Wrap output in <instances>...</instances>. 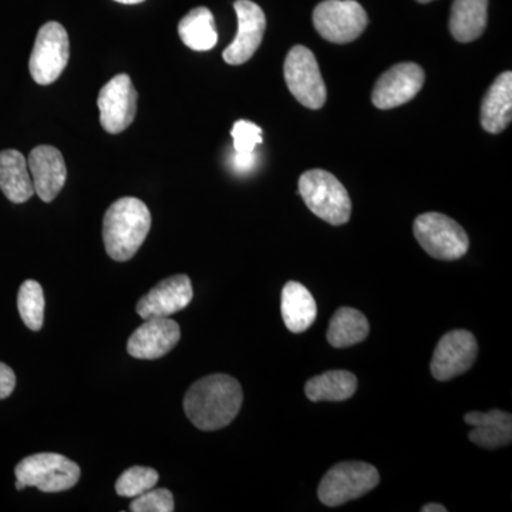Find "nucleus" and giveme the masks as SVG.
<instances>
[{
  "label": "nucleus",
  "instance_id": "f257e3e1",
  "mask_svg": "<svg viewBox=\"0 0 512 512\" xmlns=\"http://www.w3.org/2000/svg\"><path fill=\"white\" fill-rule=\"evenodd\" d=\"M244 402L241 384L228 375L202 377L185 394L184 412L197 429H224L238 416Z\"/></svg>",
  "mask_w": 512,
  "mask_h": 512
},
{
  "label": "nucleus",
  "instance_id": "f03ea898",
  "mask_svg": "<svg viewBox=\"0 0 512 512\" xmlns=\"http://www.w3.org/2000/svg\"><path fill=\"white\" fill-rule=\"evenodd\" d=\"M151 212L143 201L120 198L104 214L103 241L107 254L117 262L130 261L146 241Z\"/></svg>",
  "mask_w": 512,
  "mask_h": 512
},
{
  "label": "nucleus",
  "instance_id": "7ed1b4c3",
  "mask_svg": "<svg viewBox=\"0 0 512 512\" xmlns=\"http://www.w3.org/2000/svg\"><path fill=\"white\" fill-rule=\"evenodd\" d=\"M299 194L309 210L330 225L350 220L352 201L345 185L325 170L306 171L299 178Z\"/></svg>",
  "mask_w": 512,
  "mask_h": 512
},
{
  "label": "nucleus",
  "instance_id": "20e7f679",
  "mask_svg": "<svg viewBox=\"0 0 512 512\" xmlns=\"http://www.w3.org/2000/svg\"><path fill=\"white\" fill-rule=\"evenodd\" d=\"M16 490L36 487L42 493H62L79 483L82 470L70 458L39 453L23 458L15 468Z\"/></svg>",
  "mask_w": 512,
  "mask_h": 512
},
{
  "label": "nucleus",
  "instance_id": "39448f33",
  "mask_svg": "<svg viewBox=\"0 0 512 512\" xmlns=\"http://www.w3.org/2000/svg\"><path fill=\"white\" fill-rule=\"evenodd\" d=\"M379 483V471L372 464L343 461L330 468L322 478L318 497L326 507H339L370 493Z\"/></svg>",
  "mask_w": 512,
  "mask_h": 512
},
{
  "label": "nucleus",
  "instance_id": "423d86ee",
  "mask_svg": "<svg viewBox=\"0 0 512 512\" xmlns=\"http://www.w3.org/2000/svg\"><path fill=\"white\" fill-rule=\"evenodd\" d=\"M413 231L421 248L440 261L463 258L470 248V239L463 227L440 212H427L417 217Z\"/></svg>",
  "mask_w": 512,
  "mask_h": 512
},
{
  "label": "nucleus",
  "instance_id": "0eeeda50",
  "mask_svg": "<svg viewBox=\"0 0 512 512\" xmlns=\"http://www.w3.org/2000/svg\"><path fill=\"white\" fill-rule=\"evenodd\" d=\"M369 18L356 0H325L313 10V26L328 42L346 45L362 35Z\"/></svg>",
  "mask_w": 512,
  "mask_h": 512
},
{
  "label": "nucleus",
  "instance_id": "6e6552de",
  "mask_svg": "<svg viewBox=\"0 0 512 512\" xmlns=\"http://www.w3.org/2000/svg\"><path fill=\"white\" fill-rule=\"evenodd\" d=\"M285 82L289 92L302 106L319 110L325 106V80L320 73L318 60L305 46H293L286 56L284 66Z\"/></svg>",
  "mask_w": 512,
  "mask_h": 512
},
{
  "label": "nucleus",
  "instance_id": "1a4fd4ad",
  "mask_svg": "<svg viewBox=\"0 0 512 512\" xmlns=\"http://www.w3.org/2000/svg\"><path fill=\"white\" fill-rule=\"evenodd\" d=\"M70 57L69 35L60 23L49 22L37 32L29 60V70L37 84L55 83Z\"/></svg>",
  "mask_w": 512,
  "mask_h": 512
},
{
  "label": "nucleus",
  "instance_id": "9d476101",
  "mask_svg": "<svg viewBox=\"0 0 512 512\" xmlns=\"http://www.w3.org/2000/svg\"><path fill=\"white\" fill-rule=\"evenodd\" d=\"M137 90L128 74H119L100 90L97 106L101 127L110 134L123 133L131 126L137 114Z\"/></svg>",
  "mask_w": 512,
  "mask_h": 512
},
{
  "label": "nucleus",
  "instance_id": "9b49d317",
  "mask_svg": "<svg viewBox=\"0 0 512 512\" xmlns=\"http://www.w3.org/2000/svg\"><path fill=\"white\" fill-rule=\"evenodd\" d=\"M477 355L478 343L473 333L464 329L448 332L434 350L430 363L431 375L440 382L454 379L473 367Z\"/></svg>",
  "mask_w": 512,
  "mask_h": 512
},
{
  "label": "nucleus",
  "instance_id": "f8f14e48",
  "mask_svg": "<svg viewBox=\"0 0 512 512\" xmlns=\"http://www.w3.org/2000/svg\"><path fill=\"white\" fill-rule=\"evenodd\" d=\"M424 80L426 74L419 64H396L377 80L372 93L373 104L380 110L403 106L419 94Z\"/></svg>",
  "mask_w": 512,
  "mask_h": 512
},
{
  "label": "nucleus",
  "instance_id": "ddd939ff",
  "mask_svg": "<svg viewBox=\"0 0 512 512\" xmlns=\"http://www.w3.org/2000/svg\"><path fill=\"white\" fill-rule=\"evenodd\" d=\"M238 18V33L234 42L222 53L225 62L232 66L247 63L255 55L264 40L266 18L261 6L251 0H237L234 3Z\"/></svg>",
  "mask_w": 512,
  "mask_h": 512
},
{
  "label": "nucleus",
  "instance_id": "4468645a",
  "mask_svg": "<svg viewBox=\"0 0 512 512\" xmlns=\"http://www.w3.org/2000/svg\"><path fill=\"white\" fill-rule=\"evenodd\" d=\"M194 298L191 279L187 275H175L154 286L137 303V313L144 320L170 318L183 311Z\"/></svg>",
  "mask_w": 512,
  "mask_h": 512
},
{
  "label": "nucleus",
  "instance_id": "2eb2a0df",
  "mask_svg": "<svg viewBox=\"0 0 512 512\" xmlns=\"http://www.w3.org/2000/svg\"><path fill=\"white\" fill-rule=\"evenodd\" d=\"M180 338V326L174 320L147 319L128 339L127 352L136 359H160L177 346Z\"/></svg>",
  "mask_w": 512,
  "mask_h": 512
},
{
  "label": "nucleus",
  "instance_id": "dca6fc26",
  "mask_svg": "<svg viewBox=\"0 0 512 512\" xmlns=\"http://www.w3.org/2000/svg\"><path fill=\"white\" fill-rule=\"evenodd\" d=\"M28 165L37 197L45 202L55 200L66 184L63 154L55 147L39 146L30 151Z\"/></svg>",
  "mask_w": 512,
  "mask_h": 512
},
{
  "label": "nucleus",
  "instance_id": "f3484780",
  "mask_svg": "<svg viewBox=\"0 0 512 512\" xmlns=\"http://www.w3.org/2000/svg\"><path fill=\"white\" fill-rule=\"evenodd\" d=\"M512 120V73L504 72L491 84L481 106V126L491 134H498L510 126Z\"/></svg>",
  "mask_w": 512,
  "mask_h": 512
},
{
  "label": "nucleus",
  "instance_id": "a211bd4d",
  "mask_svg": "<svg viewBox=\"0 0 512 512\" xmlns=\"http://www.w3.org/2000/svg\"><path fill=\"white\" fill-rule=\"evenodd\" d=\"M464 421L474 427L468 434L471 443L490 448L504 447L512 441V417L501 410H490L487 413L473 412L464 416Z\"/></svg>",
  "mask_w": 512,
  "mask_h": 512
},
{
  "label": "nucleus",
  "instance_id": "6ab92c4d",
  "mask_svg": "<svg viewBox=\"0 0 512 512\" xmlns=\"http://www.w3.org/2000/svg\"><path fill=\"white\" fill-rule=\"evenodd\" d=\"M0 190L15 204H23L35 194L28 161L18 150L0 151Z\"/></svg>",
  "mask_w": 512,
  "mask_h": 512
},
{
  "label": "nucleus",
  "instance_id": "aec40b11",
  "mask_svg": "<svg viewBox=\"0 0 512 512\" xmlns=\"http://www.w3.org/2000/svg\"><path fill=\"white\" fill-rule=\"evenodd\" d=\"M281 312L286 328L292 333H302L315 323L318 308L306 286L291 281L282 291Z\"/></svg>",
  "mask_w": 512,
  "mask_h": 512
},
{
  "label": "nucleus",
  "instance_id": "412c9836",
  "mask_svg": "<svg viewBox=\"0 0 512 512\" xmlns=\"http://www.w3.org/2000/svg\"><path fill=\"white\" fill-rule=\"evenodd\" d=\"M488 0H454L450 32L460 43H470L483 35L487 26Z\"/></svg>",
  "mask_w": 512,
  "mask_h": 512
},
{
  "label": "nucleus",
  "instance_id": "4be33fe9",
  "mask_svg": "<svg viewBox=\"0 0 512 512\" xmlns=\"http://www.w3.org/2000/svg\"><path fill=\"white\" fill-rule=\"evenodd\" d=\"M357 390V377L348 370H330L312 377L305 386L311 402H345Z\"/></svg>",
  "mask_w": 512,
  "mask_h": 512
},
{
  "label": "nucleus",
  "instance_id": "5701e85b",
  "mask_svg": "<svg viewBox=\"0 0 512 512\" xmlns=\"http://www.w3.org/2000/svg\"><path fill=\"white\" fill-rule=\"evenodd\" d=\"M178 35L185 46L195 52H207L214 49L218 42V32L211 10L195 8L181 19Z\"/></svg>",
  "mask_w": 512,
  "mask_h": 512
},
{
  "label": "nucleus",
  "instance_id": "b1692460",
  "mask_svg": "<svg viewBox=\"0 0 512 512\" xmlns=\"http://www.w3.org/2000/svg\"><path fill=\"white\" fill-rule=\"evenodd\" d=\"M369 320L353 308H340L329 323L328 342L333 348L345 349L363 342L369 336Z\"/></svg>",
  "mask_w": 512,
  "mask_h": 512
},
{
  "label": "nucleus",
  "instance_id": "393cba45",
  "mask_svg": "<svg viewBox=\"0 0 512 512\" xmlns=\"http://www.w3.org/2000/svg\"><path fill=\"white\" fill-rule=\"evenodd\" d=\"M45 306L42 285L32 279L23 282L19 289L18 309L20 318L30 330L37 332L42 329L45 322Z\"/></svg>",
  "mask_w": 512,
  "mask_h": 512
},
{
  "label": "nucleus",
  "instance_id": "a878e982",
  "mask_svg": "<svg viewBox=\"0 0 512 512\" xmlns=\"http://www.w3.org/2000/svg\"><path fill=\"white\" fill-rule=\"evenodd\" d=\"M160 476L154 468L131 467L116 481V493L120 497L136 498L156 487Z\"/></svg>",
  "mask_w": 512,
  "mask_h": 512
},
{
  "label": "nucleus",
  "instance_id": "bb28decb",
  "mask_svg": "<svg viewBox=\"0 0 512 512\" xmlns=\"http://www.w3.org/2000/svg\"><path fill=\"white\" fill-rule=\"evenodd\" d=\"M174 495L167 488L150 490L147 493L138 495L130 505L133 512H173Z\"/></svg>",
  "mask_w": 512,
  "mask_h": 512
},
{
  "label": "nucleus",
  "instance_id": "cd10ccee",
  "mask_svg": "<svg viewBox=\"0 0 512 512\" xmlns=\"http://www.w3.org/2000/svg\"><path fill=\"white\" fill-rule=\"evenodd\" d=\"M234 150L237 154H255V148L262 143V128L247 120H239L231 130Z\"/></svg>",
  "mask_w": 512,
  "mask_h": 512
},
{
  "label": "nucleus",
  "instance_id": "c85d7f7f",
  "mask_svg": "<svg viewBox=\"0 0 512 512\" xmlns=\"http://www.w3.org/2000/svg\"><path fill=\"white\" fill-rule=\"evenodd\" d=\"M16 387V375L5 363L0 362V400L8 399Z\"/></svg>",
  "mask_w": 512,
  "mask_h": 512
},
{
  "label": "nucleus",
  "instance_id": "c756f323",
  "mask_svg": "<svg viewBox=\"0 0 512 512\" xmlns=\"http://www.w3.org/2000/svg\"><path fill=\"white\" fill-rule=\"evenodd\" d=\"M255 154H237L234 156V167L239 173H247L255 165Z\"/></svg>",
  "mask_w": 512,
  "mask_h": 512
},
{
  "label": "nucleus",
  "instance_id": "7c9ffc66",
  "mask_svg": "<svg viewBox=\"0 0 512 512\" xmlns=\"http://www.w3.org/2000/svg\"><path fill=\"white\" fill-rule=\"evenodd\" d=\"M421 512H447V508L441 504L431 503L424 505V507L421 508Z\"/></svg>",
  "mask_w": 512,
  "mask_h": 512
},
{
  "label": "nucleus",
  "instance_id": "2f4dec72",
  "mask_svg": "<svg viewBox=\"0 0 512 512\" xmlns=\"http://www.w3.org/2000/svg\"><path fill=\"white\" fill-rule=\"evenodd\" d=\"M116 2L124 3V5H136V3L144 2V0H116Z\"/></svg>",
  "mask_w": 512,
  "mask_h": 512
},
{
  "label": "nucleus",
  "instance_id": "473e14b6",
  "mask_svg": "<svg viewBox=\"0 0 512 512\" xmlns=\"http://www.w3.org/2000/svg\"><path fill=\"white\" fill-rule=\"evenodd\" d=\"M417 2H420V3H430V2H433V0H417Z\"/></svg>",
  "mask_w": 512,
  "mask_h": 512
}]
</instances>
